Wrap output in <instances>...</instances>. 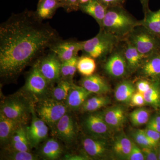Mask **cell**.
<instances>
[{"mask_svg": "<svg viewBox=\"0 0 160 160\" xmlns=\"http://www.w3.org/2000/svg\"><path fill=\"white\" fill-rule=\"evenodd\" d=\"M140 21L130 14L123 6L107 8L102 30L115 36L122 40L128 37L138 26Z\"/></svg>", "mask_w": 160, "mask_h": 160, "instance_id": "cell-2", "label": "cell"}, {"mask_svg": "<svg viewBox=\"0 0 160 160\" xmlns=\"http://www.w3.org/2000/svg\"><path fill=\"white\" fill-rule=\"evenodd\" d=\"M22 125L0 113V142L2 148L7 145L15 131Z\"/></svg>", "mask_w": 160, "mask_h": 160, "instance_id": "cell-24", "label": "cell"}, {"mask_svg": "<svg viewBox=\"0 0 160 160\" xmlns=\"http://www.w3.org/2000/svg\"><path fill=\"white\" fill-rule=\"evenodd\" d=\"M92 94L81 86L72 83L66 101L69 111L79 110L86 100Z\"/></svg>", "mask_w": 160, "mask_h": 160, "instance_id": "cell-19", "label": "cell"}, {"mask_svg": "<svg viewBox=\"0 0 160 160\" xmlns=\"http://www.w3.org/2000/svg\"><path fill=\"white\" fill-rule=\"evenodd\" d=\"M146 135L152 141L159 144L160 142V132L152 130V129L146 128L143 130Z\"/></svg>", "mask_w": 160, "mask_h": 160, "instance_id": "cell-42", "label": "cell"}, {"mask_svg": "<svg viewBox=\"0 0 160 160\" xmlns=\"http://www.w3.org/2000/svg\"><path fill=\"white\" fill-rule=\"evenodd\" d=\"M110 103L109 98L104 95L97 94L91 97L89 96L83 103L79 110L82 112L91 113L107 106Z\"/></svg>", "mask_w": 160, "mask_h": 160, "instance_id": "cell-27", "label": "cell"}, {"mask_svg": "<svg viewBox=\"0 0 160 160\" xmlns=\"http://www.w3.org/2000/svg\"><path fill=\"white\" fill-rule=\"evenodd\" d=\"M142 152L144 154L145 160H158V152L155 150V148L151 147H142Z\"/></svg>", "mask_w": 160, "mask_h": 160, "instance_id": "cell-39", "label": "cell"}, {"mask_svg": "<svg viewBox=\"0 0 160 160\" xmlns=\"http://www.w3.org/2000/svg\"><path fill=\"white\" fill-rule=\"evenodd\" d=\"M134 142L140 147H151L156 148L159 144L155 142L145 133L143 129H138L134 132L132 134Z\"/></svg>", "mask_w": 160, "mask_h": 160, "instance_id": "cell-35", "label": "cell"}, {"mask_svg": "<svg viewBox=\"0 0 160 160\" xmlns=\"http://www.w3.org/2000/svg\"><path fill=\"white\" fill-rule=\"evenodd\" d=\"M147 105L160 109V80H152L149 89L143 93Z\"/></svg>", "mask_w": 160, "mask_h": 160, "instance_id": "cell-29", "label": "cell"}, {"mask_svg": "<svg viewBox=\"0 0 160 160\" xmlns=\"http://www.w3.org/2000/svg\"><path fill=\"white\" fill-rule=\"evenodd\" d=\"M83 126L88 135L108 140L112 131L106 124L101 112H91L84 119Z\"/></svg>", "mask_w": 160, "mask_h": 160, "instance_id": "cell-10", "label": "cell"}, {"mask_svg": "<svg viewBox=\"0 0 160 160\" xmlns=\"http://www.w3.org/2000/svg\"><path fill=\"white\" fill-rule=\"evenodd\" d=\"M52 87L40 72L36 62L32 64L27 75L25 85L20 91L34 104L50 97Z\"/></svg>", "mask_w": 160, "mask_h": 160, "instance_id": "cell-4", "label": "cell"}, {"mask_svg": "<svg viewBox=\"0 0 160 160\" xmlns=\"http://www.w3.org/2000/svg\"><path fill=\"white\" fill-rule=\"evenodd\" d=\"M80 84L91 93L98 95L106 94L111 90L107 81L98 74L84 77L80 81Z\"/></svg>", "mask_w": 160, "mask_h": 160, "instance_id": "cell-18", "label": "cell"}, {"mask_svg": "<svg viewBox=\"0 0 160 160\" xmlns=\"http://www.w3.org/2000/svg\"><path fill=\"white\" fill-rule=\"evenodd\" d=\"M135 91L136 88L131 81H122L118 84L115 89V98L120 102L129 103Z\"/></svg>", "mask_w": 160, "mask_h": 160, "instance_id": "cell-28", "label": "cell"}, {"mask_svg": "<svg viewBox=\"0 0 160 160\" xmlns=\"http://www.w3.org/2000/svg\"><path fill=\"white\" fill-rule=\"evenodd\" d=\"M96 66L95 61L93 58L85 55L79 57L77 69L83 76H89L94 74Z\"/></svg>", "mask_w": 160, "mask_h": 160, "instance_id": "cell-32", "label": "cell"}, {"mask_svg": "<svg viewBox=\"0 0 160 160\" xmlns=\"http://www.w3.org/2000/svg\"><path fill=\"white\" fill-rule=\"evenodd\" d=\"M145 58L160 51V38L138 26L126 38Z\"/></svg>", "mask_w": 160, "mask_h": 160, "instance_id": "cell-7", "label": "cell"}, {"mask_svg": "<svg viewBox=\"0 0 160 160\" xmlns=\"http://www.w3.org/2000/svg\"><path fill=\"white\" fill-rule=\"evenodd\" d=\"M89 1H90V0H79V1L80 5L86 4V3L89 2Z\"/></svg>", "mask_w": 160, "mask_h": 160, "instance_id": "cell-46", "label": "cell"}, {"mask_svg": "<svg viewBox=\"0 0 160 160\" xmlns=\"http://www.w3.org/2000/svg\"><path fill=\"white\" fill-rule=\"evenodd\" d=\"M31 119L30 126H26V132L32 148H36L48 138L49 128L36 113L34 106Z\"/></svg>", "mask_w": 160, "mask_h": 160, "instance_id": "cell-11", "label": "cell"}, {"mask_svg": "<svg viewBox=\"0 0 160 160\" xmlns=\"http://www.w3.org/2000/svg\"><path fill=\"white\" fill-rule=\"evenodd\" d=\"M128 160H145L141 147L132 142V147Z\"/></svg>", "mask_w": 160, "mask_h": 160, "instance_id": "cell-36", "label": "cell"}, {"mask_svg": "<svg viewBox=\"0 0 160 160\" xmlns=\"http://www.w3.org/2000/svg\"><path fill=\"white\" fill-rule=\"evenodd\" d=\"M63 8L67 12L76 11L79 10V0H63Z\"/></svg>", "mask_w": 160, "mask_h": 160, "instance_id": "cell-38", "label": "cell"}, {"mask_svg": "<svg viewBox=\"0 0 160 160\" xmlns=\"http://www.w3.org/2000/svg\"><path fill=\"white\" fill-rule=\"evenodd\" d=\"M130 106L133 107H142L147 105L142 93L137 92L132 97Z\"/></svg>", "mask_w": 160, "mask_h": 160, "instance_id": "cell-37", "label": "cell"}, {"mask_svg": "<svg viewBox=\"0 0 160 160\" xmlns=\"http://www.w3.org/2000/svg\"><path fill=\"white\" fill-rule=\"evenodd\" d=\"M152 81H149L148 79H142L138 81L136 84V87L138 92L141 93H145L149 89L151 85Z\"/></svg>", "mask_w": 160, "mask_h": 160, "instance_id": "cell-41", "label": "cell"}, {"mask_svg": "<svg viewBox=\"0 0 160 160\" xmlns=\"http://www.w3.org/2000/svg\"><path fill=\"white\" fill-rule=\"evenodd\" d=\"M150 115V110L142 107L133 110L129 114V118L133 126H140L147 124L151 118Z\"/></svg>", "mask_w": 160, "mask_h": 160, "instance_id": "cell-34", "label": "cell"}, {"mask_svg": "<svg viewBox=\"0 0 160 160\" xmlns=\"http://www.w3.org/2000/svg\"><path fill=\"white\" fill-rule=\"evenodd\" d=\"M1 159L8 160H37L40 158L31 152L21 151L3 148Z\"/></svg>", "mask_w": 160, "mask_h": 160, "instance_id": "cell-31", "label": "cell"}, {"mask_svg": "<svg viewBox=\"0 0 160 160\" xmlns=\"http://www.w3.org/2000/svg\"><path fill=\"white\" fill-rule=\"evenodd\" d=\"M107 7L98 0H90L86 4L80 5L79 10L93 18L98 24L100 29L102 27L103 21Z\"/></svg>", "mask_w": 160, "mask_h": 160, "instance_id": "cell-21", "label": "cell"}, {"mask_svg": "<svg viewBox=\"0 0 160 160\" xmlns=\"http://www.w3.org/2000/svg\"><path fill=\"white\" fill-rule=\"evenodd\" d=\"M73 82L61 79L56 85L52 87L50 97L60 102H65Z\"/></svg>", "mask_w": 160, "mask_h": 160, "instance_id": "cell-30", "label": "cell"}, {"mask_svg": "<svg viewBox=\"0 0 160 160\" xmlns=\"http://www.w3.org/2000/svg\"><path fill=\"white\" fill-rule=\"evenodd\" d=\"M104 69L106 73L112 78H118L126 76L129 72L123 49H115L106 60Z\"/></svg>", "mask_w": 160, "mask_h": 160, "instance_id": "cell-13", "label": "cell"}, {"mask_svg": "<svg viewBox=\"0 0 160 160\" xmlns=\"http://www.w3.org/2000/svg\"><path fill=\"white\" fill-rule=\"evenodd\" d=\"M62 39L58 31L26 9L12 13L0 25V76L16 79Z\"/></svg>", "mask_w": 160, "mask_h": 160, "instance_id": "cell-1", "label": "cell"}, {"mask_svg": "<svg viewBox=\"0 0 160 160\" xmlns=\"http://www.w3.org/2000/svg\"><path fill=\"white\" fill-rule=\"evenodd\" d=\"M60 8L63 5L57 0H39L34 14L40 21L50 19Z\"/></svg>", "mask_w": 160, "mask_h": 160, "instance_id": "cell-22", "label": "cell"}, {"mask_svg": "<svg viewBox=\"0 0 160 160\" xmlns=\"http://www.w3.org/2000/svg\"><path fill=\"white\" fill-rule=\"evenodd\" d=\"M158 152V160H160V146L159 147V151Z\"/></svg>", "mask_w": 160, "mask_h": 160, "instance_id": "cell-47", "label": "cell"}, {"mask_svg": "<svg viewBox=\"0 0 160 160\" xmlns=\"http://www.w3.org/2000/svg\"><path fill=\"white\" fill-rule=\"evenodd\" d=\"M121 40L113 35L100 29L96 36L83 41L82 51L94 59H101L113 52Z\"/></svg>", "mask_w": 160, "mask_h": 160, "instance_id": "cell-5", "label": "cell"}, {"mask_svg": "<svg viewBox=\"0 0 160 160\" xmlns=\"http://www.w3.org/2000/svg\"><path fill=\"white\" fill-rule=\"evenodd\" d=\"M141 2V4H142V6L143 11L145 12L147 11L149 8V0H140Z\"/></svg>", "mask_w": 160, "mask_h": 160, "instance_id": "cell-45", "label": "cell"}, {"mask_svg": "<svg viewBox=\"0 0 160 160\" xmlns=\"http://www.w3.org/2000/svg\"><path fill=\"white\" fill-rule=\"evenodd\" d=\"M82 146L84 154L90 159H102L109 152V143L105 139L86 135L82 138Z\"/></svg>", "mask_w": 160, "mask_h": 160, "instance_id": "cell-12", "label": "cell"}, {"mask_svg": "<svg viewBox=\"0 0 160 160\" xmlns=\"http://www.w3.org/2000/svg\"><path fill=\"white\" fill-rule=\"evenodd\" d=\"M63 160H86L90 158L86 155L67 154L63 158Z\"/></svg>", "mask_w": 160, "mask_h": 160, "instance_id": "cell-44", "label": "cell"}, {"mask_svg": "<svg viewBox=\"0 0 160 160\" xmlns=\"http://www.w3.org/2000/svg\"><path fill=\"white\" fill-rule=\"evenodd\" d=\"M101 112L106 124L112 131H120L126 122V112L122 106H111Z\"/></svg>", "mask_w": 160, "mask_h": 160, "instance_id": "cell-15", "label": "cell"}, {"mask_svg": "<svg viewBox=\"0 0 160 160\" xmlns=\"http://www.w3.org/2000/svg\"><path fill=\"white\" fill-rule=\"evenodd\" d=\"M138 70L145 78L160 80V51L145 58Z\"/></svg>", "mask_w": 160, "mask_h": 160, "instance_id": "cell-17", "label": "cell"}, {"mask_svg": "<svg viewBox=\"0 0 160 160\" xmlns=\"http://www.w3.org/2000/svg\"><path fill=\"white\" fill-rule=\"evenodd\" d=\"M12 150L31 152L32 147L27 136L26 126H20L13 132L9 142L5 147Z\"/></svg>", "mask_w": 160, "mask_h": 160, "instance_id": "cell-20", "label": "cell"}, {"mask_svg": "<svg viewBox=\"0 0 160 160\" xmlns=\"http://www.w3.org/2000/svg\"><path fill=\"white\" fill-rule=\"evenodd\" d=\"M57 1H59V2H61L62 3V4L63 0H57ZM62 5H63V4H62Z\"/></svg>", "mask_w": 160, "mask_h": 160, "instance_id": "cell-48", "label": "cell"}, {"mask_svg": "<svg viewBox=\"0 0 160 160\" xmlns=\"http://www.w3.org/2000/svg\"><path fill=\"white\" fill-rule=\"evenodd\" d=\"M146 128L160 132V113L150 118L149 122L146 124Z\"/></svg>", "mask_w": 160, "mask_h": 160, "instance_id": "cell-40", "label": "cell"}, {"mask_svg": "<svg viewBox=\"0 0 160 160\" xmlns=\"http://www.w3.org/2000/svg\"><path fill=\"white\" fill-rule=\"evenodd\" d=\"M144 18L140 21V26L160 38V9L152 11L149 9L144 12Z\"/></svg>", "mask_w": 160, "mask_h": 160, "instance_id": "cell-26", "label": "cell"}, {"mask_svg": "<svg viewBox=\"0 0 160 160\" xmlns=\"http://www.w3.org/2000/svg\"><path fill=\"white\" fill-rule=\"evenodd\" d=\"M71 112L68 111L57 123L52 134L67 147L72 146L78 136V128Z\"/></svg>", "mask_w": 160, "mask_h": 160, "instance_id": "cell-9", "label": "cell"}, {"mask_svg": "<svg viewBox=\"0 0 160 160\" xmlns=\"http://www.w3.org/2000/svg\"><path fill=\"white\" fill-rule=\"evenodd\" d=\"M38 146L37 155L42 159H59L64 153L62 146L56 138H47Z\"/></svg>", "mask_w": 160, "mask_h": 160, "instance_id": "cell-16", "label": "cell"}, {"mask_svg": "<svg viewBox=\"0 0 160 160\" xmlns=\"http://www.w3.org/2000/svg\"><path fill=\"white\" fill-rule=\"evenodd\" d=\"M83 42L74 40L62 39L55 43L49 50L55 53L62 62L78 56L79 52L82 51Z\"/></svg>", "mask_w": 160, "mask_h": 160, "instance_id": "cell-14", "label": "cell"}, {"mask_svg": "<svg viewBox=\"0 0 160 160\" xmlns=\"http://www.w3.org/2000/svg\"><path fill=\"white\" fill-rule=\"evenodd\" d=\"M78 56L63 62L61 66L62 79L73 82V78L77 69Z\"/></svg>", "mask_w": 160, "mask_h": 160, "instance_id": "cell-33", "label": "cell"}, {"mask_svg": "<svg viewBox=\"0 0 160 160\" xmlns=\"http://www.w3.org/2000/svg\"><path fill=\"white\" fill-rule=\"evenodd\" d=\"M132 144V141L122 132L115 138L112 147V152L119 158L128 160Z\"/></svg>", "mask_w": 160, "mask_h": 160, "instance_id": "cell-25", "label": "cell"}, {"mask_svg": "<svg viewBox=\"0 0 160 160\" xmlns=\"http://www.w3.org/2000/svg\"><path fill=\"white\" fill-rule=\"evenodd\" d=\"M107 8L113 6H123L126 0H98Z\"/></svg>", "mask_w": 160, "mask_h": 160, "instance_id": "cell-43", "label": "cell"}, {"mask_svg": "<svg viewBox=\"0 0 160 160\" xmlns=\"http://www.w3.org/2000/svg\"><path fill=\"white\" fill-rule=\"evenodd\" d=\"M36 113L53 131L56 125L68 111L65 102H60L52 98H46L34 104Z\"/></svg>", "mask_w": 160, "mask_h": 160, "instance_id": "cell-6", "label": "cell"}, {"mask_svg": "<svg viewBox=\"0 0 160 160\" xmlns=\"http://www.w3.org/2000/svg\"><path fill=\"white\" fill-rule=\"evenodd\" d=\"M34 104L21 92L3 98L1 102L0 113L26 126L31 119Z\"/></svg>", "mask_w": 160, "mask_h": 160, "instance_id": "cell-3", "label": "cell"}, {"mask_svg": "<svg viewBox=\"0 0 160 160\" xmlns=\"http://www.w3.org/2000/svg\"><path fill=\"white\" fill-rule=\"evenodd\" d=\"M36 62L40 72L52 86L62 79V62L53 52L49 50Z\"/></svg>", "mask_w": 160, "mask_h": 160, "instance_id": "cell-8", "label": "cell"}, {"mask_svg": "<svg viewBox=\"0 0 160 160\" xmlns=\"http://www.w3.org/2000/svg\"><path fill=\"white\" fill-rule=\"evenodd\" d=\"M123 52L129 72H133L137 71L145 58L127 40Z\"/></svg>", "mask_w": 160, "mask_h": 160, "instance_id": "cell-23", "label": "cell"}]
</instances>
